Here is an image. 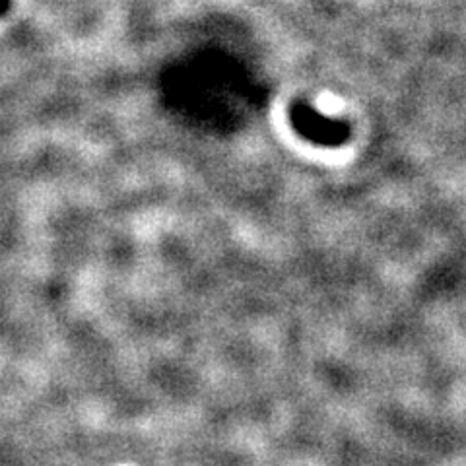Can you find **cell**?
Here are the masks:
<instances>
[{
    "label": "cell",
    "mask_w": 466,
    "mask_h": 466,
    "mask_svg": "<svg viewBox=\"0 0 466 466\" xmlns=\"http://www.w3.org/2000/svg\"><path fill=\"white\" fill-rule=\"evenodd\" d=\"M6 6H8V0H0V14L6 10Z\"/></svg>",
    "instance_id": "cell-1"
}]
</instances>
